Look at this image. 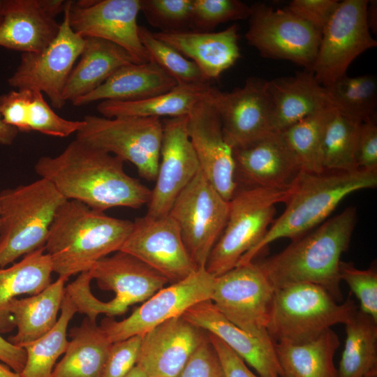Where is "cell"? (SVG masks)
I'll return each mask as SVG.
<instances>
[{
  "mask_svg": "<svg viewBox=\"0 0 377 377\" xmlns=\"http://www.w3.org/2000/svg\"><path fill=\"white\" fill-rule=\"evenodd\" d=\"M34 168L66 200L96 210L138 209L150 199L151 190L125 172L121 158L76 138L59 155L40 157Z\"/></svg>",
  "mask_w": 377,
  "mask_h": 377,
  "instance_id": "cell-1",
  "label": "cell"
},
{
  "mask_svg": "<svg viewBox=\"0 0 377 377\" xmlns=\"http://www.w3.org/2000/svg\"><path fill=\"white\" fill-rule=\"evenodd\" d=\"M356 222V208L349 207L257 264L275 290L297 283H313L341 302V256L348 248Z\"/></svg>",
  "mask_w": 377,
  "mask_h": 377,
  "instance_id": "cell-2",
  "label": "cell"
},
{
  "mask_svg": "<svg viewBox=\"0 0 377 377\" xmlns=\"http://www.w3.org/2000/svg\"><path fill=\"white\" fill-rule=\"evenodd\" d=\"M133 224L67 200L58 209L44 246L53 272L68 279L89 271L99 260L121 249Z\"/></svg>",
  "mask_w": 377,
  "mask_h": 377,
  "instance_id": "cell-3",
  "label": "cell"
},
{
  "mask_svg": "<svg viewBox=\"0 0 377 377\" xmlns=\"http://www.w3.org/2000/svg\"><path fill=\"white\" fill-rule=\"evenodd\" d=\"M376 185L377 171L357 169L313 173L301 170L290 186L283 212L237 265L253 262L259 253L278 239L293 240L305 235L325 221L345 197Z\"/></svg>",
  "mask_w": 377,
  "mask_h": 377,
  "instance_id": "cell-4",
  "label": "cell"
},
{
  "mask_svg": "<svg viewBox=\"0 0 377 377\" xmlns=\"http://www.w3.org/2000/svg\"><path fill=\"white\" fill-rule=\"evenodd\" d=\"M66 200L44 178L0 193V268L45 246L55 214Z\"/></svg>",
  "mask_w": 377,
  "mask_h": 377,
  "instance_id": "cell-5",
  "label": "cell"
},
{
  "mask_svg": "<svg viewBox=\"0 0 377 377\" xmlns=\"http://www.w3.org/2000/svg\"><path fill=\"white\" fill-rule=\"evenodd\" d=\"M356 311L352 300L339 302L320 286L290 285L275 290L267 331L275 343H301L345 325Z\"/></svg>",
  "mask_w": 377,
  "mask_h": 377,
  "instance_id": "cell-6",
  "label": "cell"
},
{
  "mask_svg": "<svg viewBox=\"0 0 377 377\" xmlns=\"http://www.w3.org/2000/svg\"><path fill=\"white\" fill-rule=\"evenodd\" d=\"M290 186L285 188H237L229 200L223 231L205 265L210 274L216 277L233 269L259 242L274 221L276 204L286 202Z\"/></svg>",
  "mask_w": 377,
  "mask_h": 377,
  "instance_id": "cell-7",
  "label": "cell"
},
{
  "mask_svg": "<svg viewBox=\"0 0 377 377\" xmlns=\"http://www.w3.org/2000/svg\"><path fill=\"white\" fill-rule=\"evenodd\" d=\"M82 120L76 139L131 163L140 177L155 181L163 135L160 118L87 114Z\"/></svg>",
  "mask_w": 377,
  "mask_h": 377,
  "instance_id": "cell-8",
  "label": "cell"
},
{
  "mask_svg": "<svg viewBox=\"0 0 377 377\" xmlns=\"http://www.w3.org/2000/svg\"><path fill=\"white\" fill-rule=\"evenodd\" d=\"M228 212L229 201L200 170L173 202L168 214L178 226L184 244L198 268L205 267L223 231Z\"/></svg>",
  "mask_w": 377,
  "mask_h": 377,
  "instance_id": "cell-9",
  "label": "cell"
},
{
  "mask_svg": "<svg viewBox=\"0 0 377 377\" xmlns=\"http://www.w3.org/2000/svg\"><path fill=\"white\" fill-rule=\"evenodd\" d=\"M250 8L248 44L265 58L287 60L311 72L321 35L285 8L256 3Z\"/></svg>",
  "mask_w": 377,
  "mask_h": 377,
  "instance_id": "cell-10",
  "label": "cell"
},
{
  "mask_svg": "<svg viewBox=\"0 0 377 377\" xmlns=\"http://www.w3.org/2000/svg\"><path fill=\"white\" fill-rule=\"evenodd\" d=\"M72 3H65L64 18L55 38L40 52L22 53L18 66L8 79L9 85L16 89L45 93L57 109L66 104L64 91L85 45V38L75 33L69 24Z\"/></svg>",
  "mask_w": 377,
  "mask_h": 377,
  "instance_id": "cell-11",
  "label": "cell"
},
{
  "mask_svg": "<svg viewBox=\"0 0 377 377\" xmlns=\"http://www.w3.org/2000/svg\"><path fill=\"white\" fill-rule=\"evenodd\" d=\"M368 2L340 1L322 32L311 72L324 87L346 75L349 66L359 55L377 46L367 22Z\"/></svg>",
  "mask_w": 377,
  "mask_h": 377,
  "instance_id": "cell-12",
  "label": "cell"
},
{
  "mask_svg": "<svg viewBox=\"0 0 377 377\" xmlns=\"http://www.w3.org/2000/svg\"><path fill=\"white\" fill-rule=\"evenodd\" d=\"M275 289L257 263L237 265L215 277L210 300L231 323L254 336L267 326Z\"/></svg>",
  "mask_w": 377,
  "mask_h": 377,
  "instance_id": "cell-13",
  "label": "cell"
},
{
  "mask_svg": "<svg viewBox=\"0 0 377 377\" xmlns=\"http://www.w3.org/2000/svg\"><path fill=\"white\" fill-rule=\"evenodd\" d=\"M215 277L200 267L184 279L163 288L126 318H105L100 325L112 343L150 331L161 323L182 316L193 305L211 299Z\"/></svg>",
  "mask_w": 377,
  "mask_h": 377,
  "instance_id": "cell-14",
  "label": "cell"
},
{
  "mask_svg": "<svg viewBox=\"0 0 377 377\" xmlns=\"http://www.w3.org/2000/svg\"><path fill=\"white\" fill-rule=\"evenodd\" d=\"M119 251L138 258L174 283L198 267L191 258L179 228L169 215L137 218Z\"/></svg>",
  "mask_w": 377,
  "mask_h": 377,
  "instance_id": "cell-15",
  "label": "cell"
},
{
  "mask_svg": "<svg viewBox=\"0 0 377 377\" xmlns=\"http://www.w3.org/2000/svg\"><path fill=\"white\" fill-rule=\"evenodd\" d=\"M140 0L73 1L69 10L72 29L83 38H97L125 50L135 63L149 60L138 34Z\"/></svg>",
  "mask_w": 377,
  "mask_h": 377,
  "instance_id": "cell-16",
  "label": "cell"
},
{
  "mask_svg": "<svg viewBox=\"0 0 377 377\" xmlns=\"http://www.w3.org/2000/svg\"><path fill=\"white\" fill-rule=\"evenodd\" d=\"M210 87L187 116V132L200 171L219 193L229 201L238 188L233 149L223 137Z\"/></svg>",
  "mask_w": 377,
  "mask_h": 377,
  "instance_id": "cell-17",
  "label": "cell"
},
{
  "mask_svg": "<svg viewBox=\"0 0 377 377\" xmlns=\"http://www.w3.org/2000/svg\"><path fill=\"white\" fill-rule=\"evenodd\" d=\"M209 93L223 137L233 149L272 131V104L267 80L249 77L242 87L231 91H222L211 86Z\"/></svg>",
  "mask_w": 377,
  "mask_h": 377,
  "instance_id": "cell-18",
  "label": "cell"
},
{
  "mask_svg": "<svg viewBox=\"0 0 377 377\" xmlns=\"http://www.w3.org/2000/svg\"><path fill=\"white\" fill-rule=\"evenodd\" d=\"M163 135L156 184L147 216L168 215L177 197L200 170L187 132V116L162 120Z\"/></svg>",
  "mask_w": 377,
  "mask_h": 377,
  "instance_id": "cell-19",
  "label": "cell"
},
{
  "mask_svg": "<svg viewBox=\"0 0 377 377\" xmlns=\"http://www.w3.org/2000/svg\"><path fill=\"white\" fill-rule=\"evenodd\" d=\"M89 272L101 289L115 294L103 304V313L108 316L125 313L129 306L146 301L168 283L152 267L122 251L101 258Z\"/></svg>",
  "mask_w": 377,
  "mask_h": 377,
  "instance_id": "cell-20",
  "label": "cell"
},
{
  "mask_svg": "<svg viewBox=\"0 0 377 377\" xmlns=\"http://www.w3.org/2000/svg\"><path fill=\"white\" fill-rule=\"evenodd\" d=\"M235 180L244 187L288 188L301 171L295 156L279 132L233 149Z\"/></svg>",
  "mask_w": 377,
  "mask_h": 377,
  "instance_id": "cell-21",
  "label": "cell"
},
{
  "mask_svg": "<svg viewBox=\"0 0 377 377\" xmlns=\"http://www.w3.org/2000/svg\"><path fill=\"white\" fill-rule=\"evenodd\" d=\"M207 332L184 318H172L142 336L136 365L147 377H177Z\"/></svg>",
  "mask_w": 377,
  "mask_h": 377,
  "instance_id": "cell-22",
  "label": "cell"
},
{
  "mask_svg": "<svg viewBox=\"0 0 377 377\" xmlns=\"http://www.w3.org/2000/svg\"><path fill=\"white\" fill-rule=\"evenodd\" d=\"M207 333L214 335L253 367L259 377H284L269 335L254 336L228 320L210 300L199 302L182 316Z\"/></svg>",
  "mask_w": 377,
  "mask_h": 377,
  "instance_id": "cell-23",
  "label": "cell"
},
{
  "mask_svg": "<svg viewBox=\"0 0 377 377\" xmlns=\"http://www.w3.org/2000/svg\"><path fill=\"white\" fill-rule=\"evenodd\" d=\"M63 0H4L0 24V47L24 52H38L55 38V17L64 12Z\"/></svg>",
  "mask_w": 377,
  "mask_h": 377,
  "instance_id": "cell-24",
  "label": "cell"
},
{
  "mask_svg": "<svg viewBox=\"0 0 377 377\" xmlns=\"http://www.w3.org/2000/svg\"><path fill=\"white\" fill-rule=\"evenodd\" d=\"M154 34L194 62L210 82L218 79L241 57L236 24L219 32L187 30Z\"/></svg>",
  "mask_w": 377,
  "mask_h": 377,
  "instance_id": "cell-25",
  "label": "cell"
},
{
  "mask_svg": "<svg viewBox=\"0 0 377 377\" xmlns=\"http://www.w3.org/2000/svg\"><path fill=\"white\" fill-rule=\"evenodd\" d=\"M272 104V131L281 132L302 119L333 107L327 89L312 72L267 81Z\"/></svg>",
  "mask_w": 377,
  "mask_h": 377,
  "instance_id": "cell-26",
  "label": "cell"
},
{
  "mask_svg": "<svg viewBox=\"0 0 377 377\" xmlns=\"http://www.w3.org/2000/svg\"><path fill=\"white\" fill-rule=\"evenodd\" d=\"M176 81L152 61L131 63L117 69L96 89L72 104L82 106L101 101H134L169 91Z\"/></svg>",
  "mask_w": 377,
  "mask_h": 377,
  "instance_id": "cell-27",
  "label": "cell"
},
{
  "mask_svg": "<svg viewBox=\"0 0 377 377\" xmlns=\"http://www.w3.org/2000/svg\"><path fill=\"white\" fill-rule=\"evenodd\" d=\"M0 114L6 124L18 131L58 138L77 133L84 125L83 120H68L58 115L42 92L31 89L12 90L1 95Z\"/></svg>",
  "mask_w": 377,
  "mask_h": 377,
  "instance_id": "cell-28",
  "label": "cell"
},
{
  "mask_svg": "<svg viewBox=\"0 0 377 377\" xmlns=\"http://www.w3.org/2000/svg\"><path fill=\"white\" fill-rule=\"evenodd\" d=\"M135 63L121 47L97 38H85L79 61L66 84L63 98L73 102L96 89L120 67Z\"/></svg>",
  "mask_w": 377,
  "mask_h": 377,
  "instance_id": "cell-29",
  "label": "cell"
},
{
  "mask_svg": "<svg viewBox=\"0 0 377 377\" xmlns=\"http://www.w3.org/2000/svg\"><path fill=\"white\" fill-rule=\"evenodd\" d=\"M68 279L59 277L40 293L11 300L7 311L12 316L17 332L8 339L22 347L47 333L57 323Z\"/></svg>",
  "mask_w": 377,
  "mask_h": 377,
  "instance_id": "cell-30",
  "label": "cell"
},
{
  "mask_svg": "<svg viewBox=\"0 0 377 377\" xmlns=\"http://www.w3.org/2000/svg\"><path fill=\"white\" fill-rule=\"evenodd\" d=\"M71 340L52 377H103L112 343L96 322L85 318L69 332Z\"/></svg>",
  "mask_w": 377,
  "mask_h": 377,
  "instance_id": "cell-31",
  "label": "cell"
},
{
  "mask_svg": "<svg viewBox=\"0 0 377 377\" xmlns=\"http://www.w3.org/2000/svg\"><path fill=\"white\" fill-rule=\"evenodd\" d=\"M52 272L51 260L45 246L8 267L0 268V333L15 327L7 311L9 302L19 295H34L43 291L51 283Z\"/></svg>",
  "mask_w": 377,
  "mask_h": 377,
  "instance_id": "cell-32",
  "label": "cell"
},
{
  "mask_svg": "<svg viewBox=\"0 0 377 377\" xmlns=\"http://www.w3.org/2000/svg\"><path fill=\"white\" fill-rule=\"evenodd\" d=\"M339 346V338L331 329L306 342L275 343L284 377H338L334 355Z\"/></svg>",
  "mask_w": 377,
  "mask_h": 377,
  "instance_id": "cell-33",
  "label": "cell"
},
{
  "mask_svg": "<svg viewBox=\"0 0 377 377\" xmlns=\"http://www.w3.org/2000/svg\"><path fill=\"white\" fill-rule=\"evenodd\" d=\"M207 86L177 85L165 93L134 101H104L97 111L106 118L186 117L209 88Z\"/></svg>",
  "mask_w": 377,
  "mask_h": 377,
  "instance_id": "cell-34",
  "label": "cell"
},
{
  "mask_svg": "<svg viewBox=\"0 0 377 377\" xmlns=\"http://www.w3.org/2000/svg\"><path fill=\"white\" fill-rule=\"evenodd\" d=\"M338 377L377 376V321L360 310L345 324Z\"/></svg>",
  "mask_w": 377,
  "mask_h": 377,
  "instance_id": "cell-35",
  "label": "cell"
},
{
  "mask_svg": "<svg viewBox=\"0 0 377 377\" xmlns=\"http://www.w3.org/2000/svg\"><path fill=\"white\" fill-rule=\"evenodd\" d=\"M76 312L74 302L65 290L55 325L43 336L22 346L27 353L22 377H52L57 360L67 349V328Z\"/></svg>",
  "mask_w": 377,
  "mask_h": 377,
  "instance_id": "cell-36",
  "label": "cell"
},
{
  "mask_svg": "<svg viewBox=\"0 0 377 377\" xmlns=\"http://www.w3.org/2000/svg\"><path fill=\"white\" fill-rule=\"evenodd\" d=\"M362 121L333 109L324 130L322 165L326 171L357 170L355 151Z\"/></svg>",
  "mask_w": 377,
  "mask_h": 377,
  "instance_id": "cell-37",
  "label": "cell"
},
{
  "mask_svg": "<svg viewBox=\"0 0 377 377\" xmlns=\"http://www.w3.org/2000/svg\"><path fill=\"white\" fill-rule=\"evenodd\" d=\"M334 108L312 114L279 132L302 171L320 173L322 142L327 121Z\"/></svg>",
  "mask_w": 377,
  "mask_h": 377,
  "instance_id": "cell-38",
  "label": "cell"
},
{
  "mask_svg": "<svg viewBox=\"0 0 377 377\" xmlns=\"http://www.w3.org/2000/svg\"><path fill=\"white\" fill-rule=\"evenodd\" d=\"M332 106L361 121L376 117L377 80L373 75H346L325 87Z\"/></svg>",
  "mask_w": 377,
  "mask_h": 377,
  "instance_id": "cell-39",
  "label": "cell"
},
{
  "mask_svg": "<svg viewBox=\"0 0 377 377\" xmlns=\"http://www.w3.org/2000/svg\"><path fill=\"white\" fill-rule=\"evenodd\" d=\"M138 34L149 60L172 77L178 85L207 86L209 81L200 68L169 44L156 38L147 27L140 26Z\"/></svg>",
  "mask_w": 377,
  "mask_h": 377,
  "instance_id": "cell-40",
  "label": "cell"
},
{
  "mask_svg": "<svg viewBox=\"0 0 377 377\" xmlns=\"http://www.w3.org/2000/svg\"><path fill=\"white\" fill-rule=\"evenodd\" d=\"M250 11L239 0H192L190 30L212 32L221 23L248 20Z\"/></svg>",
  "mask_w": 377,
  "mask_h": 377,
  "instance_id": "cell-41",
  "label": "cell"
},
{
  "mask_svg": "<svg viewBox=\"0 0 377 377\" xmlns=\"http://www.w3.org/2000/svg\"><path fill=\"white\" fill-rule=\"evenodd\" d=\"M192 0H140V10L147 22L159 32L190 30Z\"/></svg>",
  "mask_w": 377,
  "mask_h": 377,
  "instance_id": "cell-42",
  "label": "cell"
},
{
  "mask_svg": "<svg viewBox=\"0 0 377 377\" xmlns=\"http://www.w3.org/2000/svg\"><path fill=\"white\" fill-rule=\"evenodd\" d=\"M341 280L345 281L360 301V311L377 321V272L374 267L356 268L352 263L341 261Z\"/></svg>",
  "mask_w": 377,
  "mask_h": 377,
  "instance_id": "cell-43",
  "label": "cell"
},
{
  "mask_svg": "<svg viewBox=\"0 0 377 377\" xmlns=\"http://www.w3.org/2000/svg\"><path fill=\"white\" fill-rule=\"evenodd\" d=\"M142 339L136 335L112 343L103 377H125L137 364Z\"/></svg>",
  "mask_w": 377,
  "mask_h": 377,
  "instance_id": "cell-44",
  "label": "cell"
},
{
  "mask_svg": "<svg viewBox=\"0 0 377 377\" xmlns=\"http://www.w3.org/2000/svg\"><path fill=\"white\" fill-rule=\"evenodd\" d=\"M177 377H226L219 355L207 334Z\"/></svg>",
  "mask_w": 377,
  "mask_h": 377,
  "instance_id": "cell-45",
  "label": "cell"
},
{
  "mask_svg": "<svg viewBox=\"0 0 377 377\" xmlns=\"http://www.w3.org/2000/svg\"><path fill=\"white\" fill-rule=\"evenodd\" d=\"M339 2L337 0H293L285 8L321 35Z\"/></svg>",
  "mask_w": 377,
  "mask_h": 377,
  "instance_id": "cell-46",
  "label": "cell"
},
{
  "mask_svg": "<svg viewBox=\"0 0 377 377\" xmlns=\"http://www.w3.org/2000/svg\"><path fill=\"white\" fill-rule=\"evenodd\" d=\"M355 160L358 169L377 171L376 117L364 120L360 126Z\"/></svg>",
  "mask_w": 377,
  "mask_h": 377,
  "instance_id": "cell-47",
  "label": "cell"
},
{
  "mask_svg": "<svg viewBox=\"0 0 377 377\" xmlns=\"http://www.w3.org/2000/svg\"><path fill=\"white\" fill-rule=\"evenodd\" d=\"M207 334L219 355L226 377H258L247 367L242 359L222 341L213 334Z\"/></svg>",
  "mask_w": 377,
  "mask_h": 377,
  "instance_id": "cell-48",
  "label": "cell"
},
{
  "mask_svg": "<svg viewBox=\"0 0 377 377\" xmlns=\"http://www.w3.org/2000/svg\"><path fill=\"white\" fill-rule=\"evenodd\" d=\"M26 359L27 353L23 348L13 345L0 335V361L20 374Z\"/></svg>",
  "mask_w": 377,
  "mask_h": 377,
  "instance_id": "cell-49",
  "label": "cell"
},
{
  "mask_svg": "<svg viewBox=\"0 0 377 377\" xmlns=\"http://www.w3.org/2000/svg\"><path fill=\"white\" fill-rule=\"evenodd\" d=\"M18 131L6 124L2 119L0 114V144L4 145H9L13 143Z\"/></svg>",
  "mask_w": 377,
  "mask_h": 377,
  "instance_id": "cell-50",
  "label": "cell"
},
{
  "mask_svg": "<svg viewBox=\"0 0 377 377\" xmlns=\"http://www.w3.org/2000/svg\"><path fill=\"white\" fill-rule=\"evenodd\" d=\"M376 1H369L367 8V19L370 30L376 31Z\"/></svg>",
  "mask_w": 377,
  "mask_h": 377,
  "instance_id": "cell-51",
  "label": "cell"
},
{
  "mask_svg": "<svg viewBox=\"0 0 377 377\" xmlns=\"http://www.w3.org/2000/svg\"><path fill=\"white\" fill-rule=\"evenodd\" d=\"M0 377H22L5 364L0 363Z\"/></svg>",
  "mask_w": 377,
  "mask_h": 377,
  "instance_id": "cell-52",
  "label": "cell"
},
{
  "mask_svg": "<svg viewBox=\"0 0 377 377\" xmlns=\"http://www.w3.org/2000/svg\"><path fill=\"white\" fill-rule=\"evenodd\" d=\"M125 377H147L145 372L137 365Z\"/></svg>",
  "mask_w": 377,
  "mask_h": 377,
  "instance_id": "cell-53",
  "label": "cell"
},
{
  "mask_svg": "<svg viewBox=\"0 0 377 377\" xmlns=\"http://www.w3.org/2000/svg\"><path fill=\"white\" fill-rule=\"evenodd\" d=\"M4 0H0V24L3 19Z\"/></svg>",
  "mask_w": 377,
  "mask_h": 377,
  "instance_id": "cell-54",
  "label": "cell"
},
{
  "mask_svg": "<svg viewBox=\"0 0 377 377\" xmlns=\"http://www.w3.org/2000/svg\"><path fill=\"white\" fill-rule=\"evenodd\" d=\"M369 377H377V376H369Z\"/></svg>",
  "mask_w": 377,
  "mask_h": 377,
  "instance_id": "cell-55",
  "label": "cell"
},
{
  "mask_svg": "<svg viewBox=\"0 0 377 377\" xmlns=\"http://www.w3.org/2000/svg\"><path fill=\"white\" fill-rule=\"evenodd\" d=\"M0 213H1V207H0Z\"/></svg>",
  "mask_w": 377,
  "mask_h": 377,
  "instance_id": "cell-56",
  "label": "cell"
}]
</instances>
